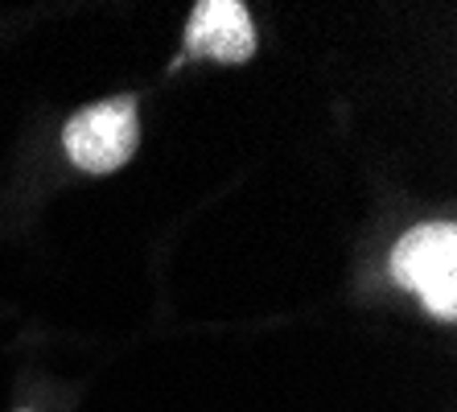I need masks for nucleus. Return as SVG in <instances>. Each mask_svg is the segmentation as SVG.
I'll return each instance as SVG.
<instances>
[{"label": "nucleus", "instance_id": "obj_3", "mask_svg": "<svg viewBox=\"0 0 457 412\" xmlns=\"http://www.w3.org/2000/svg\"><path fill=\"white\" fill-rule=\"evenodd\" d=\"M186 54L214 63H247L255 54V29L247 4L239 0H203L186 21Z\"/></svg>", "mask_w": 457, "mask_h": 412}, {"label": "nucleus", "instance_id": "obj_1", "mask_svg": "<svg viewBox=\"0 0 457 412\" xmlns=\"http://www.w3.org/2000/svg\"><path fill=\"white\" fill-rule=\"evenodd\" d=\"M395 285L412 289L420 306L441 322L457 317V227L453 223H420L392 248Z\"/></svg>", "mask_w": 457, "mask_h": 412}, {"label": "nucleus", "instance_id": "obj_2", "mask_svg": "<svg viewBox=\"0 0 457 412\" xmlns=\"http://www.w3.org/2000/svg\"><path fill=\"white\" fill-rule=\"evenodd\" d=\"M66 153L83 173H112L132 161L140 145V120H137V99L120 96L91 104L71 116L66 124Z\"/></svg>", "mask_w": 457, "mask_h": 412}]
</instances>
